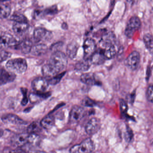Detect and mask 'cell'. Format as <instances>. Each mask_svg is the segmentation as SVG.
Returning a JSON list of instances; mask_svg holds the SVG:
<instances>
[{
	"label": "cell",
	"instance_id": "obj_26",
	"mask_svg": "<svg viewBox=\"0 0 153 153\" xmlns=\"http://www.w3.org/2000/svg\"><path fill=\"white\" fill-rule=\"evenodd\" d=\"M103 50L106 59H110L113 58L116 53V49L115 45L108 46L105 48H102Z\"/></svg>",
	"mask_w": 153,
	"mask_h": 153
},
{
	"label": "cell",
	"instance_id": "obj_1",
	"mask_svg": "<svg viewBox=\"0 0 153 153\" xmlns=\"http://www.w3.org/2000/svg\"><path fill=\"white\" fill-rule=\"evenodd\" d=\"M48 64L59 73L67 66L68 64L67 56L60 51L54 52L51 56Z\"/></svg>",
	"mask_w": 153,
	"mask_h": 153
},
{
	"label": "cell",
	"instance_id": "obj_22",
	"mask_svg": "<svg viewBox=\"0 0 153 153\" xmlns=\"http://www.w3.org/2000/svg\"><path fill=\"white\" fill-rule=\"evenodd\" d=\"M79 45L77 43L71 42L68 45L67 47V54L71 59L75 58L78 50Z\"/></svg>",
	"mask_w": 153,
	"mask_h": 153
},
{
	"label": "cell",
	"instance_id": "obj_18",
	"mask_svg": "<svg viewBox=\"0 0 153 153\" xmlns=\"http://www.w3.org/2000/svg\"><path fill=\"white\" fill-rule=\"evenodd\" d=\"M55 123L54 117L52 115H47L44 117L40 123L41 126L45 129H51Z\"/></svg>",
	"mask_w": 153,
	"mask_h": 153
},
{
	"label": "cell",
	"instance_id": "obj_28",
	"mask_svg": "<svg viewBox=\"0 0 153 153\" xmlns=\"http://www.w3.org/2000/svg\"><path fill=\"white\" fill-rule=\"evenodd\" d=\"M40 130V126L36 122H34L30 124L27 128V133L29 134H36Z\"/></svg>",
	"mask_w": 153,
	"mask_h": 153
},
{
	"label": "cell",
	"instance_id": "obj_19",
	"mask_svg": "<svg viewBox=\"0 0 153 153\" xmlns=\"http://www.w3.org/2000/svg\"><path fill=\"white\" fill-rule=\"evenodd\" d=\"M47 46L43 44H39L33 46L31 53L35 56H39L46 53L47 51Z\"/></svg>",
	"mask_w": 153,
	"mask_h": 153
},
{
	"label": "cell",
	"instance_id": "obj_34",
	"mask_svg": "<svg viewBox=\"0 0 153 153\" xmlns=\"http://www.w3.org/2000/svg\"><path fill=\"white\" fill-rule=\"evenodd\" d=\"M21 92L24 95V97L21 101V104L23 105H27L28 102V97H27V89L26 88H21Z\"/></svg>",
	"mask_w": 153,
	"mask_h": 153
},
{
	"label": "cell",
	"instance_id": "obj_25",
	"mask_svg": "<svg viewBox=\"0 0 153 153\" xmlns=\"http://www.w3.org/2000/svg\"><path fill=\"white\" fill-rule=\"evenodd\" d=\"M11 8L8 4L1 3L0 6L1 18V19H5L9 16L11 12Z\"/></svg>",
	"mask_w": 153,
	"mask_h": 153
},
{
	"label": "cell",
	"instance_id": "obj_15",
	"mask_svg": "<svg viewBox=\"0 0 153 153\" xmlns=\"http://www.w3.org/2000/svg\"><path fill=\"white\" fill-rule=\"evenodd\" d=\"M16 78V75L10 72L9 71L1 68V76H0V83L1 85H4L7 83L12 82Z\"/></svg>",
	"mask_w": 153,
	"mask_h": 153
},
{
	"label": "cell",
	"instance_id": "obj_36",
	"mask_svg": "<svg viewBox=\"0 0 153 153\" xmlns=\"http://www.w3.org/2000/svg\"><path fill=\"white\" fill-rule=\"evenodd\" d=\"M82 103L84 105L87 106H93L95 104V103L93 100L88 97H86L83 100Z\"/></svg>",
	"mask_w": 153,
	"mask_h": 153
},
{
	"label": "cell",
	"instance_id": "obj_3",
	"mask_svg": "<svg viewBox=\"0 0 153 153\" xmlns=\"http://www.w3.org/2000/svg\"><path fill=\"white\" fill-rule=\"evenodd\" d=\"M95 145L90 138L84 140L79 144L74 145L70 149V153H90L94 151Z\"/></svg>",
	"mask_w": 153,
	"mask_h": 153
},
{
	"label": "cell",
	"instance_id": "obj_7",
	"mask_svg": "<svg viewBox=\"0 0 153 153\" xmlns=\"http://www.w3.org/2000/svg\"><path fill=\"white\" fill-rule=\"evenodd\" d=\"M48 80L45 77H38L32 82V88L37 93H45L49 87Z\"/></svg>",
	"mask_w": 153,
	"mask_h": 153
},
{
	"label": "cell",
	"instance_id": "obj_38",
	"mask_svg": "<svg viewBox=\"0 0 153 153\" xmlns=\"http://www.w3.org/2000/svg\"><path fill=\"white\" fill-rule=\"evenodd\" d=\"M62 28L64 29H67L68 28V25L66 24V23H64L62 25Z\"/></svg>",
	"mask_w": 153,
	"mask_h": 153
},
{
	"label": "cell",
	"instance_id": "obj_14",
	"mask_svg": "<svg viewBox=\"0 0 153 153\" xmlns=\"http://www.w3.org/2000/svg\"><path fill=\"white\" fill-rule=\"evenodd\" d=\"M106 59L103 50L102 48H99L96 50L95 52L93 54L90 59V61L92 63L99 65L103 64Z\"/></svg>",
	"mask_w": 153,
	"mask_h": 153
},
{
	"label": "cell",
	"instance_id": "obj_8",
	"mask_svg": "<svg viewBox=\"0 0 153 153\" xmlns=\"http://www.w3.org/2000/svg\"><path fill=\"white\" fill-rule=\"evenodd\" d=\"M83 49L84 51V59L90 60L97 50L95 42L91 38H87L84 42Z\"/></svg>",
	"mask_w": 153,
	"mask_h": 153
},
{
	"label": "cell",
	"instance_id": "obj_10",
	"mask_svg": "<svg viewBox=\"0 0 153 153\" xmlns=\"http://www.w3.org/2000/svg\"><path fill=\"white\" fill-rule=\"evenodd\" d=\"M0 44L1 48L8 47H16L18 44L16 40L9 33H1L0 39Z\"/></svg>",
	"mask_w": 153,
	"mask_h": 153
},
{
	"label": "cell",
	"instance_id": "obj_21",
	"mask_svg": "<svg viewBox=\"0 0 153 153\" xmlns=\"http://www.w3.org/2000/svg\"><path fill=\"white\" fill-rule=\"evenodd\" d=\"M80 80L84 84L90 85H95L97 83L94 75L92 73H86L82 74L80 77Z\"/></svg>",
	"mask_w": 153,
	"mask_h": 153
},
{
	"label": "cell",
	"instance_id": "obj_9",
	"mask_svg": "<svg viewBox=\"0 0 153 153\" xmlns=\"http://www.w3.org/2000/svg\"><path fill=\"white\" fill-rule=\"evenodd\" d=\"M101 126V121L99 119L92 118L87 123L85 130L86 132L88 135H94L99 131Z\"/></svg>",
	"mask_w": 153,
	"mask_h": 153
},
{
	"label": "cell",
	"instance_id": "obj_35",
	"mask_svg": "<svg viewBox=\"0 0 153 153\" xmlns=\"http://www.w3.org/2000/svg\"><path fill=\"white\" fill-rule=\"evenodd\" d=\"M120 108L121 111L124 113H126L128 110V105L127 103L122 99L120 101Z\"/></svg>",
	"mask_w": 153,
	"mask_h": 153
},
{
	"label": "cell",
	"instance_id": "obj_33",
	"mask_svg": "<svg viewBox=\"0 0 153 153\" xmlns=\"http://www.w3.org/2000/svg\"><path fill=\"white\" fill-rule=\"evenodd\" d=\"M11 55V53H10L3 51V50H1V59H0L1 62H2L6 60L8 58H9Z\"/></svg>",
	"mask_w": 153,
	"mask_h": 153
},
{
	"label": "cell",
	"instance_id": "obj_32",
	"mask_svg": "<svg viewBox=\"0 0 153 153\" xmlns=\"http://www.w3.org/2000/svg\"><path fill=\"white\" fill-rule=\"evenodd\" d=\"M58 10L56 6H53L47 8L44 10L45 13L46 15H54L58 13Z\"/></svg>",
	"mask_w": 153,
	"mask_h": 153
},
{
	"label": "cell",
	"instance_id": "obj_17",
	"mask_svg": "<svg viewBox=\"0 0 153 153\" xmlns=\"http://www.w3.org/2000/svg\"><path fill=\"white\" fill-rule=\"evenodd\" d=\"M42 72L44 77L46 79H51L59 74V73L48 63L45 64L42 67Z\"/></svg>",
	"mask_w": 153,
	"mask_h": 153
},
{
	"label": "cell",
	"instance_id": "obj_23",
	"mask_svg": "<svg viewBox=\"0 0 153 153\" xmlns=\"http://www.w3.org/2000/svg\"><path fill=\"white\" fill-rule=\"evenodd\" d=\"M91 63H92V62L90 60L84 59V60L79 61L76 63L75 65V69L79 71H86L90 68Z\"/></svg>",
	"mask_w": 153,
	"mask_h": 153
},
{
	"label": "cell",
	"instance_id": "obj_12",
	"mask_svg": "<svg viewBox=\"0 0 153 153\" xmlns=\"http://www.w3.org/2000/svg\"><path fill=\"white\" fill-rule=\"evenodd\" d=\"M29 134L22 133L15 135L11 139V142L14 146L22 147L27 144L29 140Z\"/></svg>",
	"mask_w": 153,
	"mask_h": 153
},
{
	"label": "cell",
	"instance_id": "obj_20",
	"mask_svg": "<svg viewBox=\"0 0 153 153\" xmlns=\"http://www.w3.org/2000/svg\"><path fill=\"white\" fill-rule=\"evenodd\" d=\"M28 28V25L27 23L15 22L13 25V31L18 35H20L24 33Z\"/></svg>",
	"mask_w": 153,
	"mask_h": 153
},
{
	"label": "cell",
	"instance_id": "obj_2",
	"mask_svg": "<svg viewBox=\"0 0 153 153\" xmlns=\"http://www.w3.org/2000/svg\"><path fill=\"white\" fill-rule=\"evenodd\" d=\"M6 66L8 71L15 74H23L25 72L27 68L26 61L22 58L9 60Z\"/></svg>",
	"mask_w": 153,
	"mask_h": 153
},
{
	"label": "cell",
	"instance_id": "obj_16",
	"mask_svg": "<svg viewBox=\"0 0 153 153\" xmlns=\"http://www.w3.org/2000/svg\"><path fill=\"white\" fill-rule=\"evenodd\" d=\"M33 47V43L31 40L29 39H25L21 42L18 43L16 48L20 50L24 54H27L31 52Z\"/></svg>",
	"mask_w": 153,
	"mask_h": 153
},
{
	"label": "cell",
	"instance_id": "obj_37",
	"mask_svg": "<svg viewBox=\"0 0 153 153\" xmlns=\"http://www.w3.org/2000/svg\"><path fill=\"white\" fill-rule=\"evenodd\" d=\"M62 42H58L56 43L55 44L53 45H52L51 47V49L52 51H54L53 52H54L58 51H59V48H60L61 47H62Z\"/></svg>",
	"mask_w": 153,
	"mask_h": 153
},
{
	"label": "cell",
	"instance_id": "obj_11",
	"mask_svg": "<svg viewBox=\"0 0 153 153\" xmlns=\"http://www.w3.org/2000/svg\"><path fill=\"white\" fill-rule=\"evenodd\" d=\"M126 64L131 69H136L138 67L140 61V55L137 51L132 52L127 57Z\"/></svg>",
	"mask_w": 153,
	"mask_h": 153
},
{
	"label": "cell",
	"instance_id": "obj_39",
	"mask_svg": "<svg viewBox=\"0 0 153 153\" xmlns=\"http://www.w3.org/2000/svg\"></svg>",
	"mask_w": 153,
	"mask_h": 153
},
{
	"label": "cell",
	"instance_id": "obj_4",
	"mask_svg": "<svg viewBox=\"0 0 153 153\" xmlns=\"http://www.w3.org/2000/svg\"><path fill=\"white\" fill-rule=\"evenodd\" d=\"M141 23L138 17L134 16L129 20L125 30V34L127 37L131 38L134 33L139 29Z\"/></svg>",
	"mask_w": 153,
	"mask_h": 153
},
{
	"label": "cell",
	"instance_id": "obj_29",
	"mask_svg": "<svg viewBox=\"0 0 153 153\" xmlns=\"http://www.w3.org/2000/svg\"><path fill=\"white\" fill-rule=\"evenodd\" d=\"M40 141V137L36 134H29V140L27 144L32 146H36Z\"/></svg>",
	"mask_w": 153,
	"mask_h": 153
},
{
	"label": "cell",
	"instance_id": "obj_13",
	"mask_svg": "<svg viewBox=\"0 0 153 153\" xmlns=\"http://www.w3.org/2000/svg\"><path fill=\"white\" fill-rule=\"evenodd\" d=\"M1 120L3 123L8 124L11 123L14 124H25L26 123L19 116L12 114H8L3 115L1 117Z\"/></svg>",
	"mask_w": 153,
	"mask_h": 153
},
{
	"label": "cell",
	"instance_id": "obj_5",
	"mask_svg": "<svg viewBox=\"0 0 153 153\" xmlns=\"http://www.w3.org/2000/svg\"><path fill=\"white\" fill-rule=\"evenodd\" d=\"M85 111L84 108L79 105H74L70 113V123L72 124L78 123L85 116Z\"/></svg>",
	"mask_w": 153,
	"mask_h": 153
},
{
	"label": "cell",
	"instance_id": "obj_31",
	"mask_svg": "<svg viewBox=\"0 0 153 153\" xmlns=\"http://www.w3.org/2000/svg\"><path fill=\"white\" fill-rule=\"evenodd\" d=\"M146 97L149 102L153 103V84L150 85L148 87L146 91Z\"/></svg>",
	"mask_w": 153,
	"mask_h": 153
},
{
	"label": "cell",
	"instance_id": "obj_6",
	"mask_svg": "<svg viewBox=\"0 0 153 153\" xmlns=\"http://www.w3.org/2000/svg\"><path fill=\"white\" fill-rule=\"evenodd\" d=\"M52 37V33L45 28L37 27L34 31V40L36 42H47L51 40Z\"/></svg>",
	"mask_w": 153,
	"mask_h": 153
},
{
	"label": "cell",
	"instance_id": "obj_30",
	"mask_svg": "<svg viewBox=\"0 0 153 153\" xmlns=\"http://www.w3.org/2000/svg\"><path fill=\"white\" fill-rule=\"evenodd\" d=\"M65 73L66 72H65L58 74L52 78L48 80L49 84H51V85H55L59 83L60 81L61 80L62 78L63 77L64 75H65Z\"/></svg>",
	"mask_w": 153,
	"mask_h": 153
},
{
	"label": "cell",
	"instance_id": "obj_24",
	"mask_svg": "<svg viewBox=\"0 0 153 153\" xmlns=\"http://www.w3.org/2000/svg\"><path fill=\"white\" fill-rule=\"evenodd\" d=\"M146 47L150 53H153V36L149 33L146 34L143 37Z\"/></svg>",
	"mask_w": 153,
	"mask_h": 153
},
{
	"label": "cell",
	"instance_id": "obj_27",
	"mask_svg": "<svg viewBox=\"0 0 153 153\" xmlns=\"http://www.w3.org/2000/svg\"><path fill=\"white\" fill-rule=\"evenodd\" d=\"M10 19L17 23H27V19L23 14L15 12L10 17Z\"/></svg>",
	"mask_w": 153,
	"mask_h": 153
}]
</instances>
